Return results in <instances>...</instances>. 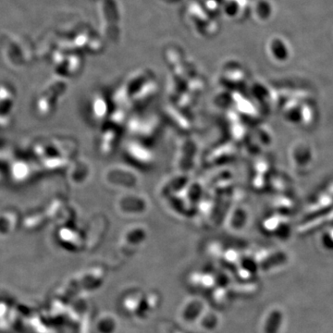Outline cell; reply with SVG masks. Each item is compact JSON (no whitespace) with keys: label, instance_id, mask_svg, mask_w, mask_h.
I'll return each instance as SVG.
<instances>
[{"label":"cell","instance_id":"obj_1","mask_svg":"<svg viewBox=\"0 0 333 333\" xmlns=\"http://www.w3.org/2000/svg\"><path fill=\"white\" fill-rule=\"evenodd\" d=\"M289 159L296 171L305 173L312 168L314 163V148L309 142L298 140L291 145Z\"/></svg>","mask_w":333,"mask_h":333},{"label":"cell","instance_id":"obj_2","mask_svg":"<svg viewBox=\"0 0 333 333\" xmlns=\"http://www.w3.org/2000/svg\"><path fill=\"white\" fill-rule=\"evenodd\" d=\"M333 208V183L328 184L321 191L319 194L315 197L312 202L306 207L305 214L312 216L319 213L328 211Z\"/></svg>","mask_w":333,"mask_h":333},{"label":"cell","instance_id":"obj_3","mask_svg":"<svg viewBox=\"0 0 333 333\" xmlns=\"http://www.w3.org/2000/svg\"><path fill=\"white\" fill-rule=\"evenodd\" d=\"M331 221H333V208L328 211L308 217V220L299 226L298 230L302 233H305L310 230H314L318 227L328 224Z\"/></svg>","mask_w":333,"mask_h":333},{"label":"cell","instance_id":"obj_4","mask_svg":"<svg viewBox=\"0 0 333 333\" xmlns=\"http://www.w3.org/2000/svg\"><path fill=\"white\" fill-rule=\"evenodd\" d=\"M317 109L313 103H310V100L304 101L301 108L300 124L305 127H309L317 120Z\"/></svg>","mask_w":333,"mask_h":333},{"label":"cell","instance_id":"obj_5","mask_svg":"<svg viewBox=\"0 0 333 333\" xmlns=\"http://www.w3.org/2000/svg\"><path fill=\"white\" fill-rule=\"evenodd\" d=\"M270 53L278 61H285L289 57V51L285 44L280 39H274L270 44Z\"/></svg>","mask_w":333,"mask_h":333},{"label":"cell","instance_id":"obj_6","mask_svg":"<svg viewBox=\"0 0 333 333\" xmlns=\"http://www.w3.org/2000/svg\"><path fill=\"white\" fill-rule=\"evenodd\" d=\"M282 315L279 311H274L268 317L266 324V333H277L280 325L282 323Z\"/></svg>","mask_w":333,"mask_h":333},{"label":"cell","instance_id":"obj_7","mask_svg":"<svg viewBox=\"0 0 333 333\" xmlns=\"http://www.w3.org/2000/svg\"><path fill=\"white\" fill-rule=\"evenodd\" d=\"M322 245L328 250H333V229L325 231L321 237Z\"/></svg>","mask_w":333,"mask_h":333},{"label":"cell","instance_id":"obj_8","mask_svg":"<svg viewBox=\"0 0 333 333\" xmlns=\"http://www.w3.org/2000/svg\"><path fill=\"white\" fill-rule=\"evenodd\" d=\"M287 260L286 254L283 253H277L275 256H273L272 258L268 260V262L264 265L265 268H269L272 267L274 265H280L282 263L285 262Z\"/></svg>","mask_w":333,"mask_h":333}]
</instances>
